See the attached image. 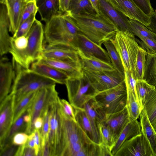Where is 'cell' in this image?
<instances>
[{
  "mask_svg": "<svg viewBox=\"0 0 156 156\" xmlns=\"http://www.w3.org/2000/svg\"><path fill=\"white\" fill-rule=\"evenodd\" d=\"M38 61L44 63L64 72L69 78L79 77L83 75L80 61H66L43 58Z\"/></svg>",
  "mask_w": 156,
  "mask_h": 156,
  "instance_id": "21",
  "label": "cell"
},
{
  "mask_svg": "<svg viewBox=\"0 0 156 156\" xmlns=\"http://www.w3.org/2000/svg\"><path fill=\"white\" fill-rule=\"evenodd\" d=\"M126 103L130 119L137 120L143 110L137 96L134 93H127Z\"/></svg>",
  "mask_w": 156,
  "mask_h": 156,
  "instance_id": "36",
  "label": "cell"
},
{
  "mask_svg": "<svg viewBox=\"0 0 156 156\" xmlns=\"http://www.w3.org/2000/svg\"><path fill=\"white\" fill-rule=\"evenodd\" d=\"M23 113L12 124L3 141L0 144V149L11 143L12 139L16 133L23 130L25 132L27 124L24 121Z\"/></svg>",
  "mask_w": 156,
  "mask_h": 156,
  "instance_id": "38",
  "label": "cell"
},
{
  "mask_svg": "<svg viewBox=\"0 0 156 156\" xmlns=\"http://www.w3.org/2000/svg\"><path fill=\"white\" fill-rule=\"evenodd\" d=\"M65 13L76 23L82 34L101 46L110 40L118 30L116 27L100 13L74 14Z\"/></svg>",
  "mask_w": 156,
  "mask_h": 156,
  "instance_id": "1",
  "label": "cell"
},
{
  "mask_svg": "<svg viewBox=\"0 0 156 156\" xmlns=\"http://www.w3.org/2000/svg\"><path fill=\"white\" fill-rule=\"evenodd\" d=\"M100 13L112 22L118 30L135 38L128 18L115 8L107 0H98Z\"/></svg>",
  "mask_w": 156,
  "mask_h": 156,
  "instance_id": "13",
  "label": "cell"
},
{
  "mask_svg": "<svg viewBox=\"0 0 156 156\" xmlns=\"http://www.w3.org/2000/svg\"><path fill=\"white\" fill-rule=\"evenodd\" d=\"M98 92L112 88L124 80L125 76L116 69L112 71L91 72L83 70Z\"/></svg>",
  "mask_w": 156,
  "mask_h": 156,
  "instance_id": "11",
  "label": "cell"
},
{
  "mask_svg": "<svg viewBox=\"0 0 156 156\" xmlns=\"http://www.w3.org/2000/svg\"><path fill=\"white\" fill-rule=\"evenodd\" d=\"M129 22L134 35L137 36L140 39L147 38L155 40L152 32L143 24L137 21L129 19Z\"/></svg>",
  "mask_w": 156,
  "mask_h": 156,
  "instance_id": "39",
  "label": "cell"
},
{
  "mask_svg": "<svg viewBox=\"0 0 156 156\" xmlns=\"http://www.w3.org/2000/svg\"><path fill=\"white\" fill-rule=\"evenodd\" d=\"M98 127L101 143L108 147L112 151L116 142L112 132L104 121L99 123Z\"/></svg>",
  "mask_w": 156,
  "mask_h": 156,
  "instance_id": "35",
  "label": "cell"
},
{
  "mask_svg": "<svg viewBox=\"0 0 156 156\" xmlns=\"http://www.w3.org/2000/svg\"><path fill=\"white\" fill-rule=\"evenodd\" d=\"M116 9L129 19L137 21L146 27L149 25L150 20L136 5L133 0H107Z\"/></svg>",
  "mask_w": 156,
  "mask_h": 156,
  "instance_id": "15",
  "label": "cell"
},
{
  "mask_svg": "<svg viewBox=\"0 0 156 156\" xmlns=\"http://www.w3.org/2000/svg\"><path fill=\"white\" fill-rule=\"evenodd\" d=\"M94 98L86 103L83 108L86 112L95 132L99 136L98 124L104 121L106 114Z\"/></svg>",
  "mask_w": 156,
  "mask_h": 156,
  "instance_id": "24",
  "label": "cell"
},
{
  "mask_svg": "<svg viewBox=\"0 0 156 156\" xmlns=\"http://www.w3.org/2000/svg\"><path fill=\"white\" fill-rule=\"evenodd\" d=\"M15 102L14 94L9 93L0 103V144L13 124Z\"/></svg>",
  "mask_w": 156,
  "mask_h": 156,
  "instance_id": "16",
  "label": "cell"
},
{
  "mask_svg": "<svg viewBox=\"0 0 156 156\" xmlns=\"http://www.w3.org/2000/svg\"><path fill=\"white\" fill-rule=\"evenodd\" d=\"M130 119L127 106L117 112L106 114L104 122L112 132L116 142Z\"/></svg>",
  "mask_w": 156,
  "mask_h": 156,
  "instance_id": "20",
  "label": "cell"
},
{
  "mask_svg": "<svg viewBox=\"0 0 156 156\" xmlns=\"http://www.w3.org/2000/svg\"><path fill=\"white\" fill-rule=\"evenodd\" d=\"M43 123V119L42 117L37 118L34 121V129H40Z\"/></svg>",
  "mask_w": 156,
  "mask_h": 156,
  "instance_id": "54",
  "label": "cell"
},
{
  "mask_svg": "<svg viewBox=\"0 0 156 156\" xmlns=\"http://www.w3.org/2000/svg\"><path fill=\"white\" fill-rule=\"evenodd\" d=\"M135 40L147 52L152 54L156 53V41L155 40L147 38H142L140 39V41L136 39Z\"/></svg>",
  "mask_w": 156,
  "mask_h": 156,
  "instance_id": "44",
  "label": "cell"
},
{
  "mask_svg": "<svg viewBox=\"0 0 156 156\" xmlns=\"http://www.w3.org/2000/svg\"><path fill=\"white\" fill-rule=\"evenodd\" d=\"M74 46L78 54L87 57H93L111 63L107 51L81 32L78 34Z\"/></svg>",
  "mask_w": 156,
  "mask_h": 156,
  "instance_id": "14",
  "label": "cell"
},
{
  "mask_svg": "<svg viewBox=\"0 0 156 156\" xmlns=\"http://www.w3.org/2000/svg\"><path fill=\"white\" fill-rule=\"evenodd\" d=\"M25 146L26 144L24 145L19 146L17 148L14 156H23Z\"/></svg>",
  "mask_w": 156,
  "mask_h": 156,
  "instance_id": "56",
  "label": "cell"
},
{
  "mask_svg": "<svg viewBox=\"0 0 156 156\" xmlns=\"http://www.w3.org/2000/svg\"><path fill=\"white\" fill-rule=\"evenodd\" d=\"M24 10L31 14L37 13L38 11V8L36 0H32L27 2Z\"/></svg>",
  "mask_w": 156,
  "mask_h": 156,
  "instance_id": "48",
  "label": "cell"
},
{
  "mask_svg": "<svg viewBox=\"0 0 156 156\" xmlns=\"http://www.w3.org/2000/svg\"><path fill=\"white\" fill-rule=\"evenodd\" d=\"M42 58L66 61L80 62L76 49L69 46L43 45Z\"/></svg>",
  "mask_w": 156,
  "mask_h": 156,
  "instance_id": "18",
  "label": "cell"
},
{
  "mask_svg": "<svg viewBox=\"0 0 156 156\" xmlns=\"http://www.w3.org/2000/svg\"><path fill=\"white\" fill-rule=\"evenodd\" d=\"M140 117L142 133L150 146L153 156H156V131L151 124L146 113L143 109Z\"/></svg>",
  "mask_w": 156,
  "mask_h": 156,
  "instance_id": "29",
  "label": "cell"
},
{
  "mask_svg": "<svg viewBox=\"0 0 156 156\" xmlns=\"http://www.w3.org/2000/svg\"><path fill=\"white\" fill-rule=\"evenodd\" d=\"M150 17V23L146 27L151 32L156 34V9Z\"/></svg>",
  "mask_w": 156,
  "mask_h": 156,
  "instance_id": "49",
  "label": "cell"
},
{
  "mask_svg": "<svg viewBox=\"0 0 156 156\" xmlns=\"http://www.w3.org/2000/svg\"><path fill=\"white\" fill-rule=\"evenodd\" d=\"M23 156H35V151L34 148L26 146Z\"/></svg>",
  "mask_w": 156,
  "mask_h": 156,
  "instance_id": "52",
  "label": "cell"
},
{
  "mask_svg": "<svg viewBox=\"0 0 156 156\" xmlns=\"http://www.w3.org/2000/svg\"><path fill=\"white\" fill-rule=\"evenodd\" d=\"M15 72V77L9 93L14 94L15 103L30 92L56 83L30 69H22Z\"/></svg>",
  "mask_w": 156,
  "mask_h": 156,
  "instance_id": "3",
  "label": "cell"
},
{
  "mask_svg": "<svg viewBox=\"0 0 156 156\" xmlns=\"http://www.w3.org/2000/svg\"><path fill=\"white\" fill-rule=\"evenodd\" d=\"M152 34L155 40L156 41V34L153 33V32H152Z\"/></svg>",
  "mask_w": 156,
  "mask_h": 156,
  "instance_id": "58",
  "label": "cell"
},
{
  "mask_svg": "<svg viewBox=\"0 0 156 156\" xmlns=\"http://www.w3.org/2000/svg\"><path fill=\"white\" fill-rule=\"evenodd\" d=\"M36 1L41 20L45 23L53 16L61 14L60 0H36Z\"/></svg>",
  "mask_w": 156,
  "mask_h": 156,
  "instance_id": "26",
  "label": "cell"
},
{
  "mask_svg": "<svg viewBox=\"0 0 156 156\" xmlns=\"http://www.w3.org/2000/svg\"><path fill=\"white\" fill-rule=\"evenodd\" d=\"M143 79L156 88V53L147 52Z\"/></svg>",
  "mask_w": 156,
  "mask_h": 156,
  "instance_id": "30",
  "label": "cell"
},
{
  "mask_svg": "<svg viewBox=\"0 0 156 156\" xmlns=\"http://www.w3.org/2000/svg\"><path fill=\"white\" fill-rule=\"evenodd\" d=\"M127 92L125 80L118 85L98 92L94 99L106 114L123 109L126 105Z\"/></svg>",
  "mask_w": 156,
  "mask_h": 156,
  "instance_id": "6",
  "label": "cell"
},
{
  "mask_svg": "<svg viewBox=\"0 0 156 156\" xmlns=\"http://www.w3.org/2000/svg\"><path fill=\"white\" fill-rule=\"evenodd\" d=\"M0 102L8 95L11 91L15 72L12 63L7 57L1 56L0 61Z\"/></svg>",
  "mask_w": 156,
  "mask_h": 156,
  "instance_id": "17",
  "label": "cell"
},
{
  "mask_svg": "<svg viewBox=\"0 0 156 156\" xmlns=\"http://www.w3.org/2000/svg\"><path fill=\"white\" fill-rule=\"evenodd\" d=\"M155 88L144 79L136 80L137 95L139 104L142 109L148 94Z\"/></svg>",
  "mask_w": 156,
  "mask_h": 156,
  "instance_id": "37",
  "label": "cell"
},
{
  "mask_svg": "<svg viewBox=\"0 0 156 156\" xmlns=\"http://www.w3.org/2000/svg\"><path fill=\"white\" fill-rule=\"evenodd\" d=\"M65 84L69 101L75 108H83L98 93L84 74L79 77L69 78Z\"/></svg>",
  "mask_w": 156,
  "mask_h": 156,
  "instance_id": "4",
  "label": "cell"
},
{
  "mask_svg": "<svg viewBox=\"0 0 156 156\" xmlns=\"http://www.w3.org/2000/svg\"><path fill=\"white\" fill-rule=\"evenodd\" d=\"M17 149L16 145L12 143L8 144L0 149V156H14Z\"/></svg>",
  "mask_w": 156,
  "mask_h": 156,
  "instance_id": "47",
  "label": "cell"
},
{
  "mask_svg": "<svg viewBox=\"0 0 156 156\" xmlns=\"http://www.w3.org/2000/svg\"><path fill=\"white\" fill-rule=\"evenodd\" d=\"M114 156H153L150 146L141 133L125 141Z\"/></svg>",
  "mask_w": 156,
  "mask_h": 156,
  "instance_id": "12",
  "label": "cell"
},
{
  "mask_svg": "<svg viewBox=\"0 0 156 156\" xmlns=\"http://www.w3.org/2000/svg\"><path fill=\"white\" fill-rule=\"evenodd\" d=\"M110 58L111 63L115 69L125 76V70L120 57L114 45L110 40L107 41L103 44Z\"/></svg>",
  "mask_w": 156,
  "mask_h": 156,
  "instance_id": "34",
  "label": "cell"
},
{
  "mask_svg": "<svg viewBox=\"0 0 156 156\" xmlns=\"http://www.w3.org/2000/svg\"><path fill=\"white\" fill-rule=\"evenodd\" d=\"M110 41L120 57L124 69L131 71L134 77L136 63L140 47L135 38L118 30Z\"/></svg>",
  "mask_w": 156,
  "mask_h": 156,
  "instance_id": "5",
  "label": "cell"
},
{
  "mask_svg": "<svg viewBox=\"0 0 156 156\" xmlns=\"http://www.w3.org/2000/svg\"><path fill=\"white\" fill-rule=\"evenodd\" d=\"M44 30L43 45L74 48L76 38L81 32L73 20L65 13L55 15L45 23Z\"/></svg>",
  "mask_w": 156,
  "mask_h": 156,
  "instance_id": "2",
  "label": "cell"
},
{
  "mask_svg": "<svg viewBox=\"0 0 156 156\" xmlns=\"http://www.w3.org/2000/svg\"><path fill=\"white\" fill-rule=\"evenodd\" d=\"M147 52L140 46L136 63L134 78L135 80L143 79Z\"/></svg>",
  "mask_w": 156,
  "mask_h": 156,
  "instance_id": "40",
  "label": "cell"
},
{
  "mask_svg": "<svg viewBox=\"0 0 156 156\" xmlns=\"http://www.w3.org/2000/svg\"><path fill=\"white\" fill-rule=\"evenodd\" d=\"M55 84L49 87L41 88L37 90V94L30 107L31 116L30 123L26 129L25 133L29 135L33 132L34 129V122L38 117H41L44 110L52 99L58 94L55 89Z\"/></svg>",
  "mask_w": 156,
  "mask_h": 156,
  "instance_id": "10",
  "label": "cell"
},
{
  "mask_svg": "<svg viewBox=\"0 0 156 156\" xmlns=\"http://www.w3.org/2000/svg\"><path fill=\"white\" fill-rule=\"evenodd\" d=\"M136 5L147 15L150 17L153 13L154 10L150 0H133Z\"/></svg>",
  "mask_w": 156,
  "mask_h": 156,
  "instance_id": "45",
  "label": "cell"
},
{
  "mask_svg": "<svg viewBox=\"0 0 156 156\" xmlns=\"http://www.w3.org/2000/svg\"><path fill=\"white\" fill-rule=\"evenodd\" d=\"M143 109L156 131V88L148 94Z\"/></svg>",
  "mask_w": 156,
  "mask_h": 156,
  "instance_id": "33",
  "label": "cell"
},
{
  "mask_svg": "<svg viewBox=\"0 0 156 156\" xmlns=\"http://www.w3.org/2000/svg\"><path fill=\"white\" fill-rule=\"evenodd\" d=\"M60 110L63 125L62 138L60 156H62L65 149L73 144L80 142H93L88 137L76 121L65 116L62 112L60 107Z\"/></svg>",
  "mask_w": 156,
  "mask_h": 156,
  "instance_id": "9",
  "label": "cell"
},
{
  "mask_svg": "<svg viewBox=\"0 0 156 156\" xmlns=\"http://www.w3.org/2000/svg\"><path fill=\"white\" fill-rule=\"evenodd\" d=\"M59 104L63 114L68 118L76 121L74 108L69 102L64 99L60 98Z\"/></svg>",
  "mask_w": 156,
  "mask_h": 156,
  "instance_id": "43",
  "label": "cell"
},
{
  "mask_svg": "<svg viewBox=\"0 0 156 156\" xmlns=\"http://www.w3.org/2000/svg\"><path fill=\"white\" fill-rule=\"evenodd\" d=\"M38 90L28 93L15 103L13 124L31 107L35 99Z\"/></svg>",
  "mask_w": 156,
  "mask_h": 156,
  "instance_id": "31",
  "label": "cell"
},
{
  "mask_svg": "<svg viewBox=\"0 0 156 156\" xmlns=\"http://www.w3.org/2000/svg\"><path fill=\"white\" fill-rule=\"evenodd\" d=\"M6 7L10 22L9 32L13 34L17 30L27 2L26 0H0Z\"/></svg>",
  "mask_w": 156,
  "mask_h": 156,
  "instance_id": "19",
  "label": "cell"
},
{
  "mask_svg": "<svg viewBox=\"0 0 156 156\" xmlns=\"http://www.w3.org/2000/svg\"><path fill=\"white\" fill-rule=\"evenodd\" d=\"M32 15L29 12L24 10L22 15L20 25L23 22L29 18Z\"/></svg>",
  "mask_w": 156,
  "mask_h": 156,
  "instance_id": "57",
  "label": "cell"
},
{
  "mask_svg": "<svg viewBox=\"0 0 156 156\" xmlns=\"http://www.w3.org/2000/svg\"><path fill=\"white\" fill-rule=\"evenodd\" d=\"M31 0H26V2H27L29 1H31Z\"/></svg>",
  "mask_w": 156,
  "mask_h": 156,
  "instance_id": "59",
  "label": "cell"
},
{
  "mask_svg": "<svg viewBox=\"0 0 156 156\" xmlns=\"http://www.w3.org/2000/svg\"><path fill=\"white\" fill-rule=\"evenodd\" d=\"M141 133L140 122H139L137 120L130 119L120 133L112 149V153L113 156H114L125 141Z\"/></svg>",
  "mask_w": 156,
  "mask_h": 156,
  "instance_id": "25",
  "label": "cell"
},
{
  "mask_svg": "<svg viewBox=\"0 0 156 156\" xmlns=\"http://www.w3.org/2000/svg\"><path fill=\"white\" fill-rule=\"evenodd\" d=\"M59 99L57 96L51 101L49 104V131L48 141L51 156H60L61 151L63 125Z\"/></svg>",
  "mask_w": 156,
  "mask_h": 156,
  "instance_id": "7",
  "label": "cell"
},
{
  "mask_svg": "<svg viewBox=\"0 0 156 156\" xmlns=\"http://www.w3.org/2000/svg\"><path fill=\"white\" fill-rule=\"evenodd\" d=\"M49 104L44 110L41 116L43 119V123L41 128L40 129L41 138V156L45 143L48 140L49 131Z\"/></svg>",
  "mask_w": 156,
  "mask_h": 156,
  "instance_id": "41",
  "label": "cell"
},
{
  "mask_svg": "<svg viewBox=\"0 0 156 156\" xmlns=\"http://www.w3.org/2000/svg\"><path fill=\"white\" fill-rule=\"evenodd\" d=\"M74 108L76 120L79 126L91 140L100 144V137L95 132L83 108Z\"/></svg>",
  "mask_w": 156,
  "mask_h": 156,
  "instance_id": "27",
  "label": "cell"
},
{
  "mask_svg": "<svg viewBox=\"0 0 156 156\" xmlns=\"http://www.w3.org/2000/svg\"><path fill=\"white\" fill-rule=\"evenodd\" d=\"M30 69L52 80L56 83L65 84L67 80L69 78L64 72L40 61L32 63Z\"/></svg>",
  "mask_w": 156,
  "mask_h": 156,
  "instance_id": "23",
  "label": "cell"
},
{
  "mask_svg": "<svg viewBox=\"0 0 156 156\" xmlns=\"http://www.w3.org/2000/svg\"><path fill=\"white\" fill-rule=\"evenodd\" d=\"M0 55L1 56L9 52L11 37L10 36V22L5 6L0 4Z\"/></svg>",
  "mask_w": 156,
  "mask_h": 156,
  "instance_id": "22",
  "label": "cell"
},
{
  "mask_svg": "<svg viewBox=\"0 0 156 156\" xmlns=\"http://www.w3.org/2000/svg\"><path fill=\"white\" fill-rule=\"evenodd\" d=\"M29 135L25 132H19L12 137L11 142L12 144L20 146L25 144L27 142Z\"/></svg>",
  "mask_w": 156,
  "mask_h": 156,
  "instance_id": "46",
  "label": "cell"
},
{
  "mask_svg": "<svg viewBox=\"0 0 156 156\" xmlns=\"http://www.w3.org/2000/svg\"><path fill=\"white\" fill-rule=\"evenodd\" d=\"M66 12L74 14H97L89 0H71Z\"/></svg>",
  "mask_w": 156,
  "mask_h": 156,
  "instance_id": "32",
  "label": "cell"
},
{
  "mask_svg": "<svg viewBox=\"0 0 156 156\" xmlns=\"http://www.w3.org/2000/svg\"><path fill=\"white\" fill-rule=\"evenodd\" d=\"M83 69L91 72L108 71L115 69L111 63L93 57H87L78 54Z\"/></svg>",
  "mask_w": 156,
  "mask_h": 156,
  "instance_id": "28",
  "label": "cell"
},
{
  "mask_svg": "<svg viewBox=\"0 0 156 156\" xmlns=\"http://www.w3.org/2000/svg\"><path fill=\"white\" fill-rule=\"evenodd\" d=\"M71 0H60V11L61 14L68 10Z\"/></svg>",
  "mask_w": 156,
  "mask_h": 156,
  "instance_id": "50",
  "label": "cell"
},
{
  "mask_svg": "<svg viewBox=\"0 0 156 156\" xmlns=\"http://www.w3.org/2000/svg\"><path fill=\"white\" fill-rule=\"evenodd\" d=\"M26 36L28 40L27 54L31 65L42 58L43 51L44 30L40 21L36 19Z\"/></svg>",
  "mask_w": 156,
  "mask_h": 156,
  "instance_id": "8",
  "label": "cell"
},
{
  "mask_svg": "<svg viewBox=\"0 0 156 156\" xmlns=\"http://www.w3.org/2000/svg\"><path fill=\"white\" fill-rule=\"evenodd\" d=\"M26 146L35 149V135L34 132L29 135L26 144Z\"/></svg>",
  "mask_w": 156,
  "mask_h": 156,
  "instance_id": "51",
  "label": "cell"
},
{
  "mask_svg": "<svg viewBox=\"0 0 156 156\" xmlns=\"http://www.w3.org/2000/svg\"><path fill=\"white\" fill-rule=\"evenodd\" d=\"M93 8L98 14H100L98 0H89Z\"/></svg>",
  "mask_w": 156,
  "mask_h": 156,
  "instance_id": "55",
  "label": "cell"
},
{
  "mask_svg": "<svg viewBox=\"0 0 156 156\" xmlns=\"http://www.w3.org/2000/svg\"><path fill=\"white\" fill-rule=\"evenodd\" d=\"M36 13L32 14L21 24L17 31L13 34L12 37L16 38L21 36H26L36 19Z\"/></svg>",
  "mask_w": 156,
  "mask_h": 156,
  "instance_id": "42",
  "label": "cell"
},
{
  "mask_svg": "<svg viewBox=\"0 0 156 156\" xmlns=\"http://www.w3.org/2000/svg\"><path fill=\"white\" fill-rule=\"evenodd\" d=\"M41 156H51L50 148L48 141L45 143V145L42 150Z\"/></svg>",
  "mask_w": 156,
  "mask_h": 156,
  "instance_id": "53",
  "label": "cell"
}]
</instances>
